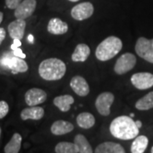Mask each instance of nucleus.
I'll use <instances>...</instances> for the list:
<instances>
[{"label":"nucleus","instance_id":"f257e3e1","mask_svg":"<svg viewBox=\"0 0 153 153\" xmlns=\"http://www.w3.org/2000/svg\"><path fill=\"white\" fill-rule=\"evenodd\" d=\"M111 135L118 140H129L138 136L140 128L135 122L128 116H120L112 120L110 125Z\"/></svg>","mask_w":153,"mask_h":153},{"label":"nucleus","instance_id":"f03ea898","mask_svg":"<svg viewBox=\"0 0 153 153\" xmlns=\"http://www.w3.org/2000/svg\"><path fill=\"white\" fill-rule=\"evenodd\" d=\"M66 64L57 58L46 59L38 66V74L46 81L60 80L66 74Z\"/></svg>","mask_w":153,"mask_h":153},{"label":"nucleus","instance_id":"7ed1b4c3","mask_svg":"<svg viewBox=\"0 0 153 153\" xmlns=\"http://www.w3.org/2000/svg\"><path fill=\"white\" fill-rule=\"evenodd\" d=\"M28 70L27 63L23 58L14 55L13 50L5 51L0 55V72L8 73H23Z\"/></svg>","mask_w":153,"mask_h":153},{"label":"nucleus","instance_id":"20e7f679","mask_svg":"<svg viewBox=\"0 0 153 153\" xmlns=\"http://www.w3.org/2000/svg\"><path fill=\"white\" fill-rule=\"evenodd\" d=\"M123 49V42L120 38L110 36L99 44L95 50V56L100 61H107L117 55Z\"/></svg>","mask_w":153,"mask_h":153},{"label":"nucleus","instance_id":"39448f33","mask_svg":"<svg viewBox=\"0 0 153 153\" xmlns=\"http://www.w3.org/2000/svg\"><path fill=\"white\" fill-rule=\"evenodd\" d=\"M136 57L132 53H124L117 60L114 65V71L118 75H123L136 65Z\"/></svg>","mask_w":153,"mask_h":153},{"label":"nucleus","instance_id":"423d86ee","mask_svg":"<svg viewBox=\"0 0 153 153\" xmlns=\"http://www.w3.org/2000/svg\"><path fill=\"white\" fill-rule=\"evenodd\" d=\"M135 52L140 58L153 64V38H138L135 44Z\"/></svg>","mask_w":153,"mask_h":153},{"label":"nucleus","instance_id":"0eeeda50","mask_svg":"<svg viewBox=\"0 0 153 153\" xmlns=\"http://www.w3.org/2000/svg\"><path fill=\"white\" fill-rule=\"evenodd\" d=\"M114 94L111 92H103L95 100V107L101 116H109L111 106L114 102Z\"/></svg>","mask_w":153,"mask_h":153},{"label":"nucleus","instance_id":"6e6552de","mask_svg":"<svg viewBox=\"0 0 153 153\" xmlns=\"http://www.w3.org/2000/svg\"><path fill=\"white\" fill-rule=\"evenodd\" d=\"M94 14V5L89 2H83L75 5L71 11V17L76 21H84Z\"/></svg>","mask_w":153,"mask_h":153},{"label":"nucleus","instance_id":"1a4fd4ad","mask_svg":"<svg viewBox=\"0 0 153 153\" xmlns=\"http://www.w3.org/2000/svg\"><path fill=\"white\" fill-rule=\"evenodd\" d=\"M37 6L36 0H22L15 9V17L16 19L26 20L34 13Z\"/></svg>","mask_w":153,"mask_h":153},{"label":"nucleus","instance_id":"9d476101","mask_svg":"<svg viewBox=\"0 0 153 153\" xmlns=\"http://www.w3.org/2000/svg\"><path fill=\"white\" fill-rule=\"evenodd\" d=\"M131 82L134 87L145 90L153 86V74L150 72H138L131 76Z\"/></svg>","mask_w":153,"mask_h":153},{"label":"nucleus","instance_id":"9b49d317","mask_svg":"<svg viewBox=\"0 0 153 153\" xmlns=\"http://www.w3.org/2000/svg\"><path fill=\"white\" fill-rule=\"evenodd\" d=\"M47 100L46 92L38 88H30L25 94V101L29 106H34L43 104Z\"/></svg>","mask_w":153,"mask_h":153},{"label":"nucleus","instance_id":"f8f14e48","mask_svg":"<svg viewBox=\"0 0 153 153\" xmlns=\"http://www.w3.org/2000/svg\"><path fill=\"white\" fill-rule=\"evenodd\" d=\"M70 86L78 96L84 97L89 94V85L86 79L81 76H73L70 82Z\"/></svg>","mask_w":153,"mask_h":153},{"label":"nucleus","instance_id":"ddd939ff","mask_svg":"<svg viewBox=\"0 0 153 153\" xmlns=\"http://www.w3.org/2000/svg\"><path fill=\"white\" fill-rule=\"evenodd\" d=\"M27 23L25 20L16 19V21L10 22L8 26V32L10 34V37L12 39H19L22 40L26 29Z\"/></svg>","mask_w":153,"mask_h":153},{"label":"nucleus","instance_id":"4468645a","mask_svg":"<svg viewBox=\"0 0 153 153\" xmlns=\"http://www.w3.org/2000/svg\"><path fill=\"white\" fill-rule=\"evenodd\" d=\"M44 109L40 106H29L25 108L21 112V118L23 121H27L28 119L32 120H40L44 117Z\"/></svg>","mask_w":153,"mask_h":153},{"label":"nucleus","instance_id":"2eb2a0df","mask_svg":"<svg viewBox=\"0 0 153 153\" xmlns=\"http://www.w3.org/2000/svg\"><path fill=\"white\" fill-rule=\"evenodd\" d=\"M47 30L53 35H62L67 33L68 25L59 18H52L49 22Z\"/></svg>","mask_w":153,"mask_h":153},{"label":"nucleus","instance_id":"dca6fc26","mask_svg":"<svg viewBox=\"0 0 153 153\" xmlns=\"http://www.w3.org/2000/svg\"><path fill=\"white\" fill-rule=\"evenodd\" d=\"M74 129L73 124L65 120H57L51 125L50 131L54 135H63L70 133Z\"/></svg>","mask_w":153,"mask_h":153},{"label":"nucleus","instance_id":"f3484780","mask_svg":"<svg viewBox=\"0 0 153 153\" xmlns=\"http://www.w3.org/2000/svg\"><path fill=\"white\" fill-rule=\"evenodd\" d=\"M95 153H125L124 148L118 143L106 141L97 146L94 150Z\"/></svg>","mask_w":153,"mask_h":153},{"label":"nucleus","instance_id":"a211bd4d","mask_svg":"<svg viewBox=\"0 0 153 153\" xmlns=\"http://www.w3.org/2000/svg\"><path fill=\"white\" fill-rule=\"evenodd\" d=\"M90 55V48L85 44H77L73 54L71 55V60L74 62H84Z\"/></svg>","mask_w":153,"mask_h":153},{"label":"nucleus","instance_id":"6ab92c4d","mask_svg":"<svg viewBox=\"0 0 153 153\" xmlns=\"http://www.w3.org/2000/svg\"><path fill=\"white\" fill-rule=\"evenodd\" d=\"M53 103L60 111L66 112L71 109V105L74 103V98L70 94L60 95L54 99Z\"/></svg>","mask_w":153,"mask_h":153},{"label":"nucleus","instance_id":"aec40b11","mask_svg":"<svg viewBox=\"0 0 153 153\" xmlns=\"http://www.w3.org/2000/svg\"><path fill=\"white\" fill-rule=\"evenodd\" d=\"M76 123L81 128H91L95 123L94 116L89 112H81L76 117Z\"/></svg>","mask_w":153,"mask_h":153},{"label":"nucleus","instance_id":"412c9836","mask_svg":"<svg viewBox=\"0 0 153 153\" xmlns=\"http://www.w3.org/2000/svg\"><path fill=\"white\" fill-rule=\"evenodd\" d=\"M22 137L20 134L15 133L13 136L11 137L10 140L4 146V152L5 153H18L21 150L22 146Z\"/></svg>","mask_w":153,"mask_h":153},{"label":"nucleus","instance_id":"4be33fe9","mask_svg":"<svg viewBox=\"0 0 153 153\" xmlns=\"http://www.w3.org/2000/svg\"><path fill=\"white\" fill-rule=\"evenodd\" d=\"M148 138L145 135H140L134 138L131 145L132 153H143L146 150L148 146Z\"/></svg>","mask_w":153,"mask_h":153},{"label":"nucleus","instance_id":"5701e85b","mask_svg":"<svg viewBox=\"0 0 153 153\" xmlns=\"http://www.w3.org/2000/svg\"><path fill=\"white\" fill-rule=\"evenodd\" d=\"M74 143L78 149V153H92L94 152L89 142L82 134H76L74 138Z\"/></svg>","mask_w":153,"mask_h":153},{"label":"nucleus","instance_id":"b1692460","mask_svg":"<svg viewBox=\"0 0 153 153\" xmlns=\"http://www.w3.org/2000/svg\"><path fill=\"white\" fill-rule=\"evenodd\" d=\"M136 109L140 111H147L153 108V91L146 94L144 97L137 100L135 103Z\"/></svg>","mask_w":153,"mask_h":153},{"label":"nucleus","instance_id":"393cba45","mask_svg":"<svg viewBox=\"0 0 153 153\" xmlns=\"http://www.w3.org/2000/svg\"><path fill=\"white\" fill-rule=\"evenodd\" d=\"M56 153H78V149L76 144L73 142H63L58 143L55 147Z\"/></svg>","mask_w":153,"mask_h":153},{"label":"nucleus","instance_id":"a878e982","mask_svg":"<svg viewBox=\"0 0 153 153\" xmlns=\"http://www.w3.org/2000/svg\"><path fill=\"white\" fill-rule=\"evenodd\" d=\"M9 111H10V107H9L8 103L4 100H1L0 101V119L6 117L9 113Z\"/></svg>","mask_w":153,"mask_h":153},{"label":"nucleus","instance_id":"bb28decb","mask_svg":"<svg viewBox=\"0 0 153 153\" xmlns=\"http://www.w3.org/2000/svg\"><path fill=\"white\" fill-rule=\"evenodd\" d=\"M22 0H5V4L10 10H15Z\"/></svg>","mask_w":153,"mask_h":153},{"label":"nucleus","instance_id":"cd10ccee","mask_svg":"<svg viewBox=\"0 0 153 153\" xmlns=\"http://www.w3.org/2000/svg\"><path fill=\"white\" fill-rule=\"evenodd\" d=\"M13 53H14V55H16L18 57H21V58H23V59H25L26 58V55L22 52V50L20 48H17L16 49H13Z\"/></svg>","mask_w":153,"mask_h":153},{"label":"nucleus","instance_id":"c85d7f7f","mask_svg":"<svg viewBox=\"0 0 153 153\" xmlns=\"http://www.w3.org/2000/svg\"><path fill=\"white\" fill-rule=\"evenodd\" d=\"M22 45V42H21V40H19V39H14V43L13 44L11 45V49L13 50V49H16L17 48H19L20 46Z\"/></svg>","mask_w":153,"mask_h":153},{"label":"nucleus","instance_id":"c756f323","mask_svg":"<svg viewBox=\"0 0 153 153\" xmlns=\"http://www.w3.org/2000/svg\"><path fill=\"white\" fill-rule=\"evenodd\" d=\"M6 37V32L4 30V28L0 27V45L2 44L3 41L4 40V38Z\"/></svg>","mask_w":153,"mask_h":153},{"label":"nucleus","instance_id":"7c9ffc66","mask_svg":"<svg viewBox=\"0 0 153 153\" xmlns=\"http://www.w3.org/2000/svg\"><path fill=\"white\" fill-rule=\"evenodd\" d=\"M135 123H136V126L139 128H140L142 127V123H141L140 121H139V120L136 121V122H135Z\"/></svg>","mask_w":153,"mask_h":153},{"label":"nucleus","instance_id":"2f4dec72","mask_svg":"<svg viewBox=\"0 0 153 153\" xmlns=\"http://www.w3.org/2000/svg\"><path fill=\"white\" fill-rule=\"evenodd\" d=\"M33 40H34V38H33V35H29V36H28V41H29L30 43H33Z\"/></svg>","mask_w":153,"mask_h":153},{"label":"nucleus","instance_id":"473e14b6","mask_svg":"<svg viewBox=\"0 0 153 153\" xmlns=\"http://www.w3.org/2000/svg\"><path fill=\"white\" fill-rule=\"evenodd\" d=\"M3 19H4V14L0 11V24L3 22Z\"/></svg>","mask_w":153,"mask_h":153},{"label":"nucleus","instance_id":"72a5a7b5","mask_svg":"<svg viewBox=\"0 0 153 153\" xmlns=\"http://www.w3.org/2000/svg\"><path fill=\"white\" fill-rule=\"evenodd\" d=\"M69 1H71V2H77V1H79V0H69Z\"/></svg>","mask_w":153,"mask_h":153},{"label":"nucleus","instance_id":"f704fd0d","mask_svg":"<svg viewBox=\"0 0 153 153\" xmlns=\"http://www.w3.org/2000/svg\"><path fill=\"white\" fill-rule=\"evenodd\" d=\"M134 116V113H131V114H130V117H133Z\"/></svg>","mask_w":153,"mask_h":153},{"label":"nucleus","instance_id":"c9c22d12","mask_svg":"<svg viewBox=\"0 0 153 153\" xmlns=\"http://www.w3.org/2000/svg\"><path fill=\"white\" fill-rule=\"evenodd\" d=\"M151 152L153 153V146H152V150H151Z\"/></svg>","mask_w":153,"mask_h":153},{"label":"nucleus","instance_id":"e433bc0d","mask_svg":"<svg viewBox=\"0 0 153 153\" xmlns=\"http://www.w3.org/2000/svg\"><path fill=\"white\" fill-rule=\"evenodd\" d=\"M1 132H2V130H1V128H0V137H1Z\"/></svg>","mask_w":153,"mask_h":153}]
</instances>
